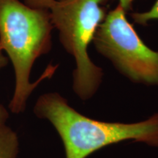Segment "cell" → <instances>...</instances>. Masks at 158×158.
Segmentation results:
<instances>
[{
	"label": "cell",
	"instance_id": "obj_8",
	"mask_svg": "<svg viewBox=\"0 0 158 158\" xmlns=\"http://www.w3.org/2000/svg\"><path fill=\"white\" fill-rule=\"evenodd\" d=\"M9 116L8 110L2 104L0 103V123H6L9 118Z\"/></svg>",
	"mask_w": 158,
	"mask_h": 158
},
{
	"label": "cell",
	"instance_id": "obj_9",
	"mask_svg": "<svg viewBox=\"0 0 158 158\" xmlns=\"http://www.w3.org/2000/svg\"><path fill=\"white\" fill-rule=\"evenodd\" d=\"M9 63V59L4 52L1 45H0V70L5 68Z\"/></svg>",
	"mask_w": 158,
	"mask_h": 158
},
{
	"label": "cell",
	"instance_id": "obj_7",
	"mask_svg": "<svg viewBox=\"0 0 158 158\" xmlns=\"http://www.w3.org/2000/svg\"><path fill=\"white\" fill-rule=\"evenodd\" d=\"M21 1L26 5L29 6L31 8L49 10L57 0H21Z\"/></svg>",
	"mask_w": 158,
	"mask_h": 158
},
{
	"label": "cell",
	"instance_id": "obj_2",
	"mask_svg": "<svg viewBox=\"0 0 158 158\" xmlns=\"http://www.w3.org/2000/svg\"><path fill=\"white\" fill-rule=\"evenodd\" d=\"M34 113L54 126L64 145L65 158H86L102 148L125 141L158 149V112L134 123L98 121L79 113L59 93L48 92L37 99Z\"/></svg>",
	"mask_w": 158,
	"mask_h": 158
},
{
	"label": "cell",
	"instance_id": "obj_6",
	"mask_svg": "<svg viewBox=\"0 0 158 158\" xmlns=\"http://www.w3.org/2000/svg\"><path fill=\"white\" fill-rule=\"evenodd\" d=\"M133 22L138 25L146 26L149 21L158 20V0L155 2L149 10L144 12H134L130 14Z\"/></svg>",
	"mask_w": 158,
	"mask_h": 158
},
{
	"label": "cell",
	"instance_id": "obj_5",
	"mask_svg": "<svg viewBox=\"0 0 158 158\" xmlns=\"http://www.w3.org/2000/svg\"><path fill=\"white\" fill-rule=\"evenodd\" d=\"M19 146L17 133L6 123H0V158H17Z\"/></svg>",
	"mask_w": 158,
	"mask_h": 158
},
{
	"label": "cell",
	"instance_id": "obj_3",
	"mask_svg": "<svg viewBox=\"0 0 158 158\" xmlns=\"http://www.w3.org/2000/svg\"><path fill=\"white\" fill-rule=\"evenodd\" d=\"M109 0H57L49 10L59 42L73 57V90L82 100L97 93L103 79L102 69L90 58L88 48L98 26L108 12L104 5Z\"/></svg>",
	"mask_w": 158,
	"mask_h": 158
},
{
	"label": "cell",
	"instance_id": "obj_10",
	"mask_svg": "<svg viewBox=\"0 0 158 158\" xmlns=\"http://www.w3.org/2000/svg\"><path fill=\"white\" fill-rule=\"evenodd\" d=\"M118 4L124 10V11L127 13V11H129L132 7V5L134 0H118Z\"/></svg>",
	"mask_w": 158,
	"mask_h": 158
},
{
	"label": "cell",
	"instance_id": "obj_4",
	"mask_svg": "<svg viewBox=\"0 0 158 158\" xmlns=\"http://www.w3.org/2000/svg\"><path fill=\"white\" fill-rule=\"evenodd\" d=\"M92 44L130 81L158 86V51L144 43L119 5L98 26Z\"/></svg>",
	"mask_w": 158,
	"mask_h": 158
},
{
	"label": "cell",
	"instance_id": "obj_1",
	"mask_svg": "<svg viewBox=\"0 0 158 158\" xmlns=\"http://www.w3.org/2000/svg\"><path fill=\"white\" fill-rule=\"evenodd\" d=\"M54 29L48 10L31 8L21 0H0V45L15 74L14 92L9 103L13 114L24 112L33 91L58 68L59 64H50L37 81L31 82L35 62L51 51Z\"/></svg>",
	"mask_w": 158,
	"mask_h": 158
}]
</instances>
